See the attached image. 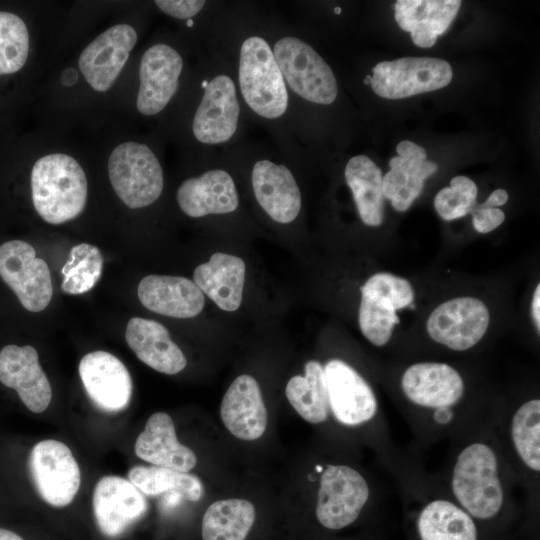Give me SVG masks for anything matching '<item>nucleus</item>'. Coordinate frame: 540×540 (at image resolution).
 Listing matches in <instances>:
<instances>
[{"mask_svg": "<svg viewBox=\"0 0 540 540\" xmlns=\"http://www.w3.org/2000/svg\"><path fill=\"white\" fill-rule=\"evenodd\" d=\"M236 84L240 99L260 119L275 122L287 114L290 95L271 43L262 35L249 34L240 42Z\"/></svg>", "mask_w": 540, "mask_h": 540, "instance_id": "obj_1", "label": "nucleus"}, {"mask_svg": "<svg viewBox=\"0 0 540 540\" xmlns=\"http://www.w3.org/2000/svg\"><path fill=\"white\" fill-rule=\"evenodd\" d=\"M30 183L34 208L47 223H65L85 208L86 175L70 155L53 153L39 158L33 165Z\"/></svg>", "mask_w": 540, "mask_h": 540, "instance_id": "obj_2", "label": "nucleus"}, {"mask_svg": "<svg viewBox=\"0 0 540 540\" xmlns=\"http://www.w3.org/2000/svg\"><path fill=\"white\" fill-rule=\"evenodd\" d=\"M271 48L289 95L306 102L330 105L338 95L333 70L306 41L293 34L277 37Z\"/></svg>", "mask_w": 540, "mask_h": 540, "instance_id": "obj_3", "label": "nucleus"}, {"mask_svg": "<svg viewBox=\"0 0 540 540\" xmlns=\"http://www.w3.org/2000/svg\"><path fill=\"white\" fill-rule=\"evenodd\" d=\"M452 489L457 500L474 517L488 519L498 513L503 490L497 458L489 446L475 443L460 453L454 466Z\"/></svg>", "mask_w": 540, "mask_h": 540, "instance_id": "obj_4", "label": "nucleus"}, {"mask_svg": "<svg viewBox=\"0 0 540 540\" xmlns=\"http://www.w3.org/2000/svg\"><path fill=\"white\" fill-rule=\"evenodd\" d=\"M111 185L129 208H143L154 203L162 194V166L150 147L128 141L118 145L108 160Z\"/></svg>", "mask_w": 540, "mask_h": 540, "instance_id": "obj_5", "label": "nucleus"}, {"mask_svg": "<svg viewBox=\"0 0 540 540\" xmlns=\"http://www.w3.org/2000/svg\"><path fill=\"white\" fill-rule=\"evenodd\" d=\"M240 100L234 77L224 71L213 73L203 85L193 115L191 130L195 140L210 147L231 142L240 126Z\"/></svg>", "mask_w": 540, "mask_h": 540, "instance_id": "obj_6", "label": "nucleus"}, {"mask_svg": "<svg viewBox=\"0 0 540 540\" xmlns=\"http://www.w3.org/2000/svg\"><path fill=\"white\" fill-rule=\"evenodd\" d=\"M414 290L408 280L390 273H377L361 287L359 326L374 345L384 346L400 320L396 311L410 306Z\"/></svg>", "mask_w": 540, "mask_h": 540, "instance_id": "obj_7", "label": "nucleus"}, {"mask_svg": "<svg viewBox=\"0 0 540 540\" xmlns=\"http://www.w3.org/2000/svg\"><path fill=\"white\" fill-rule=\"evenodd\" d=\"M371 87L386 99H403L447 86L453 76L450 64L443 59L405 57L383 61L372 68Z\"/></svg>", "mask_w": 540, "mask_h": 540, "instance_id": "obj_8", "label": "nucleus"}, {"mask_svg": "<svg viewBox=\"0 0 540 540\" xmlns=\"http://www.w3.org/2000/svg\"><path fill=\"white\" fill-rule=\"evenodd\" d=\"M28 467L36 491L47 504L65 507L73 501L81 472L67 445L54 439L38 442L29 454Z\"/></svg>", "mask_w": 540, "mask_h": 540, "instance_id": "obj_9", "label": "nucleus"}, {"mask_svg": "<svg viewBox=\"0 0 540 540\" xmlns=\"http://www.w3.org/2000/svg\"><path fill=\"white\" fill-rule=\"evenodd\" d=\"M0 277L26 310L40 312L49 305L53 295L50 270L29 243L11 240L0 245Z\"/></svg>", "mask_w": 540, "mask_h": 540, "instance_id": "obj_10", "label": "nucleus"}, {"mask_svg": "<svg viewBox=\"0 0 540 540\" xmlns=\"http://www.w3.org/2000/svg\"><path fill=\"white\" fill-rule=\"evenodd\" d=\"M369 497L362 475L344 465H330L320 477L316 517L328 529H341L353 523Z\"/></svg>", "mask_w": 540, "mask_h": 540, "instance_id": "obj_11", "label": "nucleus"}, {"mask_svg": "<svg viewBox=\"0 0 540 540\" xmlns=\"http://www.w3.org/2000/svg\"><path fill=\"white\" fill-rule=\"evenodd\" d=\"M490 315L486 305L473 297H459L439 305L427 321V331L436 342L463 351L486 333Z\"/></svg>", "mask_w": 540, "mask_h": 540, "instance_id": "obj_12", "label": "nucleus"}, {"mask_svg": "<svg viewBox=\"0 0 540 540\" xmlns=\"http://www.w3.org/2000/svg\"><path fill=\"white\" fill-rule=\"evenodd\" d=\"M182 70L183 59L175 48L164 43L149 47L140 62L138 111L153 116L166 108L178 90Z\"/></svg>", "mask_w": 540, "mask_h": 540, "instance_id": "obj_13", "label": "nucleus"}, {"mask_svg": "<svg viewBox=\"0 0 540 540\" xmlns=\"http://www.w3.org/2000/svg\"><path fill=\"white\" fill-rule=\"evenodd\" d=\"M137 38L132 26L118 24L105 30L82 51L79 68L94 90L105 92L112 87Z\"/></svg>", "mask_w": 540, "mask_h": 540, "instance_id": "obj_14", "label": "nucleus"}, {"mask_svg": "<svg viewBox=\"0 0 540 540\" xmlns=\"http://www.w3.org/2000/svg\"><path fill=\"white\" fill-rule=\"evenodd\" d=\"M251 186L257 203L273 221L288 224L298 217L301 191L287 165L267 157L257 159L251 168Z\"/></svg>", "mask_w": 540, "mask_h": 540, "instance_id": "obj_15", "label": "nucleus"}, {"mask_svg": "<svg viewBox=\"0 0 540 540\" xmlns=\"http://www.w3.org/2000/svg\"><path fill=\"white\" fill-rule=\"evenodd\" d=\"M79 376L91 401L105 412L124 410L132 397V379L126 366L106 351H94L82 357Z\"/></svg>", "mask_w": 540, "mask_h": 540, "instance_id": "obj_16", "label": "nucleus"}, {"mask_svg": "<svg viewBox=\"0 0 540 540\" xmlns=\"http://www.w3.org/2000/svg\"><path fill=\"white\" fill-rule=\"evenodd\" d=\"M144 494L128 479L104 476L93 491V513L100 532L115 538L147 511Z\"/></svg>", "mask_w": 540, "mask_h": 540, "instance_id": "obj_17", "label": "nucleus"}, {"mask_svg": "<svg viewBox=\"0 0 540 540\" xmlns=\"http://www.w3.org/2000/svg\"><path fill=\"white\" fill-rule=\"evenodd\" d=\"M329 406L342 424L356 426L369 421L377 412L373 390L350 365L332 359L324 366Z\"/></svg>", "mask_w": 540, "mask_h": 540, "instance_id": "obj_18", "label": "nucleus"}, {"mask_svg": "<svg viewBox=\"0 0 540 540\" xmlns=\"http://www.w3.org/2000/svg\"><path fill=\"white\" fill-rule=\"evenodd\" d=\"M0 382L15 389L33 413L45 411L51 402L50 382L32 346L7 345L0 351Z\"/></svg>", "mask_w": 540, "mask_h": 540, "instance_id": "obj_19", "label": "nucleus"}, {"mask_svg": "<svg viewBox=\"0 0 540 540\" xmlns=\"http://www.w3.org/2000/svg\"><path fill=\"white\" fill-rule=\"evenodd\" d=\"M176 199L182 212L191 218L228 214L239 206L235 181L223 168H212L186 179L179 186Z\"/></svg>", "mask_w": 540, "mask_h": 540, "instance_id": "obj_20", "label": "nucleus"}, {"mask_svg": "<svg viewBox=\"0 0 540 540\" xmlns=\"http://www.w3.org/2000/svg\"><path fill=\"white\" fill-rule=\"evenodd\" d=\"M221 419L231 434L242 440L261 437L268 414L258 382L250 375L238 376L227 389L220 406Z\"/></svg>", "mask_w": 540, "mask_h": 540, "instance_id": "obj_21", "label": "nucleus"}, {"mask_svg": "<svg viewBox=\"0 0 540 540\" xmlns=\"http://www.w3.org/2000/svg\"><path fill=\"white\" fill-rule=\"evenodd\" d=\"M401 385L409 400L435 409L455 404L464 392L459 373L444 363L411 365L403 374Z\"/></svg>", "mask_w": 540, "mask_h": 540, "instance_id": "obj_22", "label": "nucleus"}, {"mask_svg": "<svg viewBox=\"0 0 540 540\" xmlns=\"http://www.w3.org/2000/svg\"><path fill=\"white\" fill-rule=\"evenodd\" d=\"M138 297L144 307L155 313L191 318L204 307V294L197 285L179 276L148 275L138 285Z\"/></svg>", "mask_w": 540, "mask_h": 540, "instance_id": "obj_23", "label": "nucleus"}, {"mask_svg": "<svg viewBox=\"0 0 540 540\" xmlns=\"http://www.w3.org/2000/svg\"><path fill=\"white\" fill-rule=\"evenodd\" d=\"M134 451L148 463L181 472L192 470L197 462L195 453L178 441L174 423L164 412L148 418L136 439Z\"/></svg>", "mask_w": 540, "mask_h": 540, "instance_id": "obj_24", "label": "nucleus"}, {"mask_svg": "<svg viewBox=\"0 0 540 540\" xmlns=\"http://www.w3.org/2000/svg\"><path fill=\"white\" fill-rule=\"evenodd\" d=\"M125 338L137 358L152 369L173 375L182 371L187 360L160 323L140 317L129 320Z\"/></svg>", "mask_w": 540, "mask_h": 540, "instance_id": "obj_25", "label": "nucleus"}, {"mask_svg": "<svg viewBox=\"0 0 540 540\" xmlns=\"http://www.w3.org/2000/svg\"><path fill=\"white\" fill-rule=\"evenodd\" d=\"M246 266L237 256L217 252L197 266L193 280L197 287L222 310H237L242 302Z\"/></svg>", "mask_w": 540, "mask_h": 540, "instance_id": "obj_26", "label": "nucleus"}, {"mask_svg": "<svg viewBox=\"0 0 540 540\" xmlns=\"http://www.w3.org/2000/svg\"><path fill=\"white\" fill-rule=\"evenodd\" d=\"M461 3L459 0H398L395 20L400 28L411 33L416 46L430 48L448 29Z\"/></svg>", "mask_w": 540, "mask_h": 540, "instance_id": "obj_27", "label": "nucleus"}, {"mask_svg": "<svg viewBox=\"0 0 540 540\" xmlns=\"http://www.w3.org/2000/svg\"><path fill=\"white\" fill-rule=\"evenodd\" d=\"M358 214L368 226H379L384 216L381 169L365 155L351 157L344 169Z\"/></svg>", "mask_w": 540, "mask_h": 540, "instance_id": "obj_28", "label": "nucleus"}, {"mask_svg": "<svg viewBox=\"0 0 540 540\" xmlns=\"http://www.w3.org/2000/svg\"><path fill=\"white\" fill-rule=\"evenodd\" d=\"M285 394L296 412L310 423H321L328 417L330 406L324 367L315 360L305 364V375L293 376Z\"/></svg>", "mask_w": 540, "mask_h": 540, "instance_id": "obj_29", "label": "nucleus"}, {"mask_svg": "<svg viewBox=\"0 0 540 540\" xmlns=\"http://www.w3.org/2000/svg\"><path fill=\"white\" fill-rule=\"evenodd\" d=\"M389 165L391 169L382 180L383 195L400 212L411 206L420 195L425 179L438 169L435 162L401 156L393 157Z\"/></svg>", "mask_w": 540, "mask_h": 540, "instance_id": "obj_30", "label": "nucleus"}, {"mask_svg": "<svg viewBox=\"0 0 540 540\" xmlns=\"http://www.w3.org/2000/svg\"><path fill=\"white\" fill-rule=\"evenodd\" d=\"M253 504L244 499L212 503L202 520L203 540H245L255 521Z\"/></svg>", "mask_w": 540, "mask_h": 540, "instance_id": "obj_31", "label": "nucleus"}, {"mask_svg": "<svg viewBox=\"0 0 540 540\" xmlns=\"http://www.w3.org/2000/svg\"><path fill=\"white\" fill-rule=\"evenodd\" d=\"M421 540H477L472 518L446 500L430 502L418 519Z\"/></svg>", "mask_w": 540, "mask_h": 540, "instance_id": "obj_32", "label": "nucleus"}, {"mask_svg": "<svg viewBox=\"0 0 540 540\" xmlns=\"http://www.w3.org/2000/svg\"><path fill=\"white\" fill-rule=\"evenodd\" d=\"M128 480L146 496H158L173 492L188 501H198L203 493L200 479L191 473L160 466L132 467Z\"/></svg>", "mask_w": 540, "mask_h": 540, "instance_id": "obj_33", "label": "nucleus"}, {"mask_svg": "<svg viewBox=\"0 0 540 540\" xmlns=\"http://www.w3.org/2000/svg\"><path fill=\"white\" fill-rule=\"evenodd\" d=\"M103 257L98 247L88 243L75 245L70 258L61 269V289L72 295L91 290L102 274Z\"/></svg>", "mask_w": 540, "mask_h": 540, "instance_id": "obj_34", "label": "nucleus"}, {"mask_svg": "<svg viewBox=\"0 0 540 540\" xmlns=\"http://www.w3.org/2000/svg\"><path fill=\"white\" fill-rule=\"evenodd\" d=\"M512 439L523 462L540 470V401L530 400L518 408L512 419Z\"/></svg>", "mask_w": 540, "mask_h": 540, "instance_id": "obj_35", "label": "nucleus"}, {"mask_svg": "<svg viewBox=\"0 0 540 540\" xmlns=\"http://www.w3.org/2000/svg\"><path fill=\"white\" fill-rule=\"evenodd\" d=\"M28 52L29 33L24 21L14 13L0 11V76L19 71Z\"/></svg>", "mask_w": 540, "mask_h": 540, "instance_id": "obj_36", "label": "nucleus"}, {"mask_svg": "<svg viewBox=\"0 0 540 540\" xmlns=\"http://www.w3.org/2000/svg\"><path fill=\"white\" fill-rule=\"evenodd\" d=\"M477 186L466 176H456L450 187L441 189L434 199V207L439 216L451 221L472 213L476 206Z\"/></svg>", "mask_w": 540, "mask_h": 540, "instance_id": "obj_37", "label": "nucleus"}, {"mask_svg": "<svg viewBox=\"0 0 540 540\" xmlns=\"http://www.w3.org/2000/svg\"><path fill=\"white\" fill-rule=\"evenodd\" d=\"M156 6L165 14L181 20L198 15L206 5L202 0H157Z\"/></svg>", "mask_w": 540, "mask_h": 540, "instance_id": "obj_38", "label": "nucleus"}, {"mask_svg": "<svg viewBox=\"0 0 540 540\" xmlns=\"http://www.w3.org/2000/svg\"><path fill=\"white\" fill-rule=\"evenodd\" d=\"M473 226L480 233H488L500 226L504 219V212L496 207H481L476 204L472 211Z\"/></svg>", "mask_w": 540, "mask_h": 540, "instance_id": "obj_39", "label": "nucleus"}, {"mask_svg": "<svg viewBox=\"0 0 540 540\" xmlns=\"http://www.w3.org/2000/svg\"><path fill=\"white\" fill-rule=\"evenodd\" d=\"M396 151L401 157L427 160V153L425 149L409 140L401 141L397 145Z\"/></svg>", "mask_w": 540, "mask_h": 540, "instance_id": "obj_40", "label": "nucleus"}, {"mask_svg": "<svg viewBox=\"0 0 540 540\" xmlns=\"http://www.w3.org/2000/svg\"><path fill=\"white\" fill-rule=\"evenodd\" d=\"M508 200V193L504 189L494 190L485 202L481 203V207H498L504 205Z\"/></svg>", "mask_w": 540, "mask_h": 540, "instance_id": "obj_41", "label": "nucleus"}, {"mask_svg": "<svg viewBox=\"0 0 540 540\" xmlns=\"http://www.w3.org/2000/svg\"><path fill=\"white\" fill-rule=\"evenodd\" d=\"M539 304H540V286L537 285L534 295H533V300H532V316H533L534 323L537 327L538 332L540 330Z\"/></svg>", "mask_w": 540, "mask_h": 540, "instance_id": "obj_42", "label": "nucleus"}, {"mask_svg": "<svg viewBox=\"0 0 540 540\" xmlns=\"http://www.w3.org/2000/svg\"><path fill=\"white\" fill-rule=\"evenodd\" d=\"M452 416V411L449 407L436 408L434 412L435 421L441 424L448 423Z\"/></svg>", "mask_w": 540, "mask_h": 540, "instance_id": "obj_43", "label": "nucleus"}, {"mask_svg": "<svg viewBox=\"0 0 540 540\" xmlns=\"http://www.w3.org/2000/svg\"><path fill=\"white\" fill-rule=\"evenodd\" d=\"M78 79V74L73 68H67L62 72L61 83L65 86L73 85Z\"/></svg>", "mask_w": 540, "mask_h": 540, "instance_id": "obj_44", "label": "nucleus"}, {"mask_svg": "<svg viewBox=\"0 0 540 540\" xmlns=\"http://www.w3.org/2000/svg\"><path fill=\"white\" fill-rule=\"evenodd\" d=\"M0 540H24V539L18 534L10 530L0 528Z\"/></svg>", "mask_w": 540, "mask_h": 540, "instance_id": "obj_45", "label": "nucleus"}]
</instances>
